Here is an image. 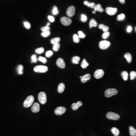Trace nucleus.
Instances as JSON below:
<instances>
[{
  "label": "nucleus",
  "mask_w": 136,
  "mask_h": 136,
  "mask_svg": "<svg viewBox=\"0 0 136 136\" xmlns=\"http://www.w3.org/2000/svg\"><path fill=\"white\" fill-rule=\"evenodd\" d=\"M34 100H35V98L32 95L29 96L26 98L25 101L24 102V107H25L28 108L32 106L34 101Z\"/></svg>",
  "instance_id": "1"
},
{
  "label": "nucleus",
  "mask_w": 136,
  "mask_h": 136,
  "mask_svg": "<svg viewBox=\"0 0 136 136\" xmlns=\"http://www.w3.org/2000/svg\"><path fill=\"white\" fill-rule=\"evenodd\" d=\"M118 91L116 89H108L106 90L105 92L104 95L105 97L109 98L113 95L117 94Z\"/></svg>",
  "instance_id": "2"
},
{
  "label": "nucleus",
  "mask_w": 136,
  "mask_h": 136,
  "mask_svg": "<svg viewBox=\"0 0 136 136\" xmlns=\"http://www.w3.org/2000/svg\"><path fill=\"white\" fill-rule=\"evenodd\" d=\"M48 70V68L46 66L43 65H38L36 66L34 68V70L35 72L37 73H43L46 72Z\"/></svg>",
  "instance_id": "3"
},
{
  "label": "nucleus",
  "mask_w": 136,
  "mask_h": 136,
  "mask_svg": "<svg viewBox=\"0 0 136 136\" xmlns=\"http://www.w3.org/2000/svg\"><path fill=\"white\" fill-rule=\"evenodd\" d=\"M106 116L107 118L113 120H117L120 118V116L118 114L111 111L107 113Z\"/></svg>",
  "instance_id": "4"
},
{
  "label": "nucleus",
  "mask_w": 136,
  "mask_h": 136,
  "mask_svg": "<svg viewBox=\"0 0 136 136\" xmlns=\"http://www.w3.org/2000/svg\"><path fill=\"white\" fill-rule=\"evenodd\" d=\"M38 100L40 103L44 104L47 101V96L46 94L44 92H41L39 94Z\"/></svg>",
  "instance_id": "5"
},
{
  "label": "nucleus",
  "mask_w": 136,
  "mask_h": 136,
  "mask_svg": "<svg viewBox=\"0 0 136 136\" xmlns=\"http://www.w3.org/2000/svg\"><path fill=\"white\" fill-rule=\"evenodd\" d=\"M111 45V43L107 40H102L99 43V47L102 50L106 49Z\"/></svg>",
  "instance_id": "6"
},
{
  "label": "nucleus",
  "mask_w": 136,
  "mask_h": 136,
  "mask_svg": "<svg viewBox=\"0 0 136 136\" xmlns=\"http://www.w3.org/2000/svg\"><path fill=\"white\" fill-rule=\"evenodd\" d=\"M61 21L62 25L65 26L70 25L72 22V21L70 18L65 17L61 18Z\"/></svg>",
  "instance_id": "7"
},
{
  "label": "nucleus",
  "mask_w": 136,
  "mask_h": 136,
  "mask_svg": "<svg viewBox=\"0 0 136 136\" xmlns=\"http://www.w3.org/2000/svg\"><path fill=\"white\" fill-rule=\"evenodd\" d=\"M117 10V8H116L107 7L106 9V12L108 15L113 16L116 14Z\"/></svg>",
  "instance_id": "8"
},
{
  "label": "nucleus",
  "mask_w": 136,
  "mask_h": 136,
  "mask_svg": "<svg viewBox=\"0 0 136 136\" xmlns=\"http://www.w3.org/2000/svg\"><path fill=\"white\" fill-rule=\"evenodd\" d=\"M75 8L73 6H71L67 9V14L70 18L73 17L75 14Z\"/></svg>",
  "instance_id": "9"
},
{
  "label": "nucleus",
  "mask_w": 136,
  "mask_h": 136,
  "mask_svg": "<svg viewBox=\"0 0 136 136\" xmlns=\"http://www.w3.org/2000/svg\"><path fill=\"white\" fill-rule=\"evenodd\" d=\"M104 71L102 69H98L96 70L94 73V77L97 79L102 78L104 75Z\"/></svg>",
  "instance_id": "10"
},
{
  "label": "nucleus",
  "mask_w": 136,
  "mask_h": 136,
  "mask_svg": "<svg viewBox=\"0 0 136 136\" xmlns=\"http://www.w3.org/2000/svg\"><path fill=\"white\" fill-rule=\"evenodd\" d=\"M66 109L64 107H59L56 109L54 113L56 115H61L65 113Z\"/></svg>",
  "instance_id": "11"
},
{
  "label": "nucleus",
  "mask_w": 136,
  "mask_h": 136,
  "mask_svg": "<svg viewBox=\"0 0 136 136\" xmlns=\"http://www.w3.org/2000/svg\"><path fill=\"white\" fill-rule=\"evenodd\" d=\"M56 64L58 67H60L61 68H65V63L62 58H58L56 61Z\"/></svg>",
  "instance_id": "12"
},
{
  "label": "nucleus",
  "mask_w": 136,
  "mask_h": 136,
  "mask_svg": "<svg viewBox=\"0 0 136 136\" xmlns=\"http://www.w3.org/2000/svg\"><path fill=\"white\" fill-rule=\"evenodd\" d=\"M80 78H81V81L82 83H85L87 81L90 80L91 79V76L90 74H86L83 76H81Z\"/></svg>",
  "instance_id": "13"
},
{
  "label": "nucleus",
  "mask_w": 136,
  "mask_h": 136,
  "mask_svg": "<svg viewBox=\"0 0 136 136\" xmlns=\"http://www.w3.org/2000/svg\"><path fill=\"white\" fill-rule=\"evenodd\" d=\"M40 107L39 104L35 103L34 104L32 108V111L34 113H37L39 111Z\"/></svg>",
  "instance_id": "14"
},
{
  "label": "nucleus",
  "mask_w": 136,
  "mask_h": 136,
  "mask_svg": "<svg viewBox=\"0 0 136 136\" xmlns=\"http://www.w3.org/2000/svg\"><path fill=\"white\" fill-rule=\"evenodd\" d=\"M82 105V102L78 101L76 103H73L72 105V109L74 111H76V110L80 107Z\"/></svg>",
  "instance_id": "15"
},
{
  "label": "nucleus",
  "mask_w": 136,
  "mask_h": 136,
  "mask_svg": "<svg viewBox=\"0 0 136 136\" xmlns=\"http://www.w3.org/2000/svg\"><path fill=\"white\" fill-rule=\"evenodd\" d=\"M130 135L131 136H136V129L133 127L130 126L129 127Z\"/></svg>",
  "instance_id": "16"
},
{
  "label": "nucleus",
  "mask_w": 136,
  "mask_h": 136,
  "mask_svg": "<svg viewBox=\"0 0 136 136\" xmlns=\"http://www.w3.org/2000/svg\"><path fill=\"white\" fill-rule=\"evenodd\" d=\"M65 89V86L64 84L63 83H61L59 84L58 86V88H57V91L59 93H63L64 90Z\"/></svg>",
  "instance_id": "17"
},
{
  "label": "nucleus",
  "mask_w": 136,
  "mask_h": 136,
  "mask_svg": "<svg viewBox=\"0 0 136 136\" xmlns=\"http://www.w3.org/2000/svg\"><path fill=\"white\" fill-rule=\"evenodd\" d=\"M98 25V23H97L96 20H95V19H91L90 21V22H89V26H90V29L92 27H96Z\"/></svg>",
  "instance_id": "18"
},
{
  "label": "nucleus",
  "mask_w": 136,
  "mask_h": 136,
  "mask_svg": "<svg viewBox=\"0 0 136 136\" xmlns=\"http://www.w3.org/2000/svg\"><path fill=\"white\" fill-rule=\"evenodd\" d=\"M124 57L126 59L128 63H131L132 61V56L130 53H125V54H124Z\"/></svg>",
  "instance_id": "19"
},
{
  "label": "nucleus",
  "mask_w": 136,
  "mask_h": 136,
  "mask_svg": "<svg viewBox=\"0 0 136 136\" xmlns=\"http://www.w3.org/2000/svg\"><path fill=\"white\" fill-rule=\"evenodd\" d=\"M111 130V132L115 136H118L119 135V130L116 127H112Z\"/></svg>",
  "instance_id": "20"
},
{
  "label": "nucleus",
  "mask_w": 136,
  "mask_h": 136,
  "mask_svg": "<svg viewBox=\"0 0 136 136\" xmlns=\"http://www.w3.org/2000/svg\"><path fill=\"white\" fill-rule=\"evenodd\" d=\"M84 5L87 6L88 7H90L92 8H94V9L95 7H96V5L95 3H90L88 2V1H85L84 2Z\"/></svg>",
  "instance_id": "21"
},
{
  "label": "nucleus",
  "mask_w": 136,
  "mask_h": 136,
  "mask_svg": "<svg viewBox=\"0 0 136 136\" xmlns=\"http://www.w3.org/2000/svg\"><path fill=\"white\" fill-rule=\"evenodd\" d=\"M94 10L96 12L97 11H98L99 12L101 13H103L104 11V9L102 8L101 5L100 4H98L97 5H96V7L94 8Z\"/></svg>",
  "instance_id": "22"
},
{
  "label": "nucleus",
  "mask_w": 136,
  "mask_h": 136,
  "mask_svg": "<svg viewBox=\"0 0 136 136\" xmlns=\"http://www.w3.org/2000/svg\"><path fill=\"white\" fill-rule=\"evenodd\" d=\"M80 60V57L79 56H74L73 57L72 59V62L74 64H78Z\"/></svg>",
  "instance_id": "23"
},
{
  "label": "nucleus",
  "mask_w": 136,
  "mask_h": 136,
  "mask_svg": "<svg viewBox=\"0 0 136 136\" xmlns=\"http://www.w3.org/2000/svg\"><path fill=\"white\" fill-rule=\"evenodd\" d=\"M24 67L22 65H19L17 67V71L19 75H22L23 73Z\"/></svg>",
  "instance_id": "24"
},
{
  "label": "nucleus",
  "mask_w": 136,
  "mask_h": 136,
  "mask_svg": "<svg viewBox=\"0 0 136 136\" xmlns=\"http://www.w3.org/2000/svg\"><path fill=\"white\" fill-rule=\"evenodd\" d=\"M121 76L124 81H127L128 78V73L126 71H124L121 73Z\"/></svg>",
  "instance_id": "25"
},
{
  "label": "nucleus",
  "mask_w": 136,
  "mask_h": 136,
  "mask_svg": "<svg viewBox=\"0 0 136 136\" xmlns=\"http://www.w3.org/2000/svg\"><path fill=\"white\" fill-rule=\"evenodd\" d=\"M89 64L88 62H87V61H86V59H83V61H82L81 64V66L83 69H85L89 66Z\"/></svg>",
  "instance_id": "26"
},
{
  "label": "nucleus",
  "mask_w": 136,
  "mask_h": 136,
  "mask_svg": "<svg viewBox=\"0 0 136 136\" xmlns=\"http://www.w3.org/2000/svg\"><path fill=\"white\" fill-rule=\"evenodd\" d=\"M60 40L61 39L59 38H54L51 40V43L52 44L54 45L56 43H59Z\"/></svg>",
  "instance_id": "27"
},
{
  "label": "nucleus",
  "mask_w": 136,
  "mask_h": 136,
  "mask_svg": "<svg viewBox=\"0 0 136 136\" xmlns=\"http://www.w3.org/2000/svg\"><path fill=\"white\" fill-rule=\"evenodd\" d=\"M60 47V43H57L54 45L53 47V49L55 51H57L59 50Z\"/></svg>",
  "instance_id": "28"
},
{
  "label": "nucleus",
  "mask_w": 136,
  "mask_h": 136,
  "mask_svg": "<svg viewBox=\"0 0 136 136\" xmlns=\"http://www.w3.org/2000/svg\"><path fill=\"white\" fill-rule=\"evenodd\" d=\"M73 40L75 43H78L79 42V38L76 34H74L73 36Z\"/></svg>",
  "instance_id": "29"
},
{
  "label": "nucleus",
  "mask_w": 136,
  "mask_h": 136,
  "mask_svg": "<svg viewBox=\"0 0 136 136\" xmlns=\"http://www.w3.org/2000/svg\"><path fill=\"white\" fill-rule=\"evenodd\" d=\"M125 18V14H119V15H118L117 18V20L118 21H122Z\"/></svg>",
  "instance_id": "30"
},
{
  "label": "nucleus",
  "mask_w": 136,
  "mask_h": 136,
  "mask_svg": "<svg viewBox=\"0 0 136 136\" xmlns=\"http://www.w3.org/2000/svg\"><path fill=\"white\" fill-rule=\"evenodd\" d=\"M44 51V49L43 47L37 48L35 50L36 53L38 54H40L43 53Z\"/></svg>",
  "instance_id": "31"
},
{
  "label": "nucleus",
  "mask_w": 136,
  "mask_h": 136,
  "mask_svg": "<svg viewBox=\"0 0 136 136\" xmlns=\"http://www.w3.org/2000/svg\"><path fill=\"white\" fill-rule=\"evenodd\" d=\"M130 79L131 80H133L136 78V72L135 71H132L130 72Z\"/></svg>",
  "instance_id": "32"
},
{
  "label": "nucleus",
  "mask_w": 136,
  "mask_h": 136,
  "mask_svg": "<svg viewBox=\"0 0 136 136\" xmlns=\"http://www.w3.org/2000/svg\"><path fill=\"white\" fill-rule=\"evenodd\" d=\"M58 13H59V11H58L57 7L56 6H54L52 10L53 14L54 15H57Z\"/></svg>",
  "instance_id": "33"
},
{
  "label": "nucleus",
  "mask_w": 136,
  "mask_h": 136,
  "mask_svg": "<svg viewBox=\"0 0 136 136\" xmlns=\"http://www.w3.org/2000/svg\"><path fill=\"white\" fill-rule=\"evenodd\" d=\"M78 37L80 38L84 39L86 37V35L81 31H79L78 32Z\"/></svg>",
  "instance_id": "34"
},
{
  "label": "nucleus",
  "mask_w": 136,
  "mask_h": 136,
  "mask_svg": "<svg viewBox=\"0 0 136 136\" xmlns=\"http://www.w3.org/2000/svg\"><path fill=\"white\" fill-rule=\"evenodd\" d=\"M50 35V31L43 32V33H41V35L45 38L47 37Z\"/></svg>",
  "instance_id": "35"
},
{
  "label": "nucleus",
  "mask_w": 136,
  "mask_h": 136,
  "mask_svg": "<svg viewBox=\"0 0 136 136\" xmlns=\"http://www.w3.org/2000/svg\"><path fill=\"white\" fill-rule=\"evenodd\" d=\"M87 19V16L85 14H82L81 15V21L83 22H86Z\"/></svg>",
  "instance_id": "36"
},
{
  "label": "nucleus",
  "mask_w": 136,
  "mask_h": 136,
  "mask_svg": "<svg viewBox=\"0 0 136 136\" xmlns=\"http://www.w3.org/2000/svg\"><path fill=\"white\" fill-rule=\"evenodd\" d=\"M110 35V33L109 32H105L102 35V38L103 39H107L108 38Z\"/></svg>",
  "instance_id": "37"
},
{
  "label": "nucleus",
  "mask_w": 136,
  "mask_h": 136,
  "mask_svg": "<svg viewBox=\"0 0 136 136\" xmlns=\"http://www.w3.org/2000/svg\"><path fill=\"white\" fill-rule=\"evenodd\" d=\"M50 28L49 26H46L45 27H43L41 28V30L43 32H46V31H50Z\"/></svg>",
  "instance_id": "38"
},
{
  "label": "nucleus",
  "mask_w": 136,
  "mask_h": 136,
  "mask_svg": "<svg viewBox=\"0 0 136 136\" xmlns=\"http://www.w3.org/2000/svg\"><path fill=\"white\" fill-rule=\"evenodd\" d=\"M38 60L39 61L43 62L44 64H45L47 62L46 59L45 57H42V56H39L38 57Z\"/></svg>",
  "instance_id": "39"
},
{
  "label": "nucleus",
  "mask_w": 136,
  "mask_h": 136,
  "mask_svg": "<svg viewBox=\"0 0 136 136\" xmlns=\"http://www.w3.org/2000/svg\"><path fill=\"white\" fill-rule=\"evenodd\" d=\"M32 61L31 62L32 63H36L37 62V56L36 54H33L32 56Z\"/></svg>",
  "instance_id": "40"
},
{
  "label": "nucleus",
  "mask_w": 136,
  "mask_h": 136,
  "mask_svg": "<svg viewBox=\"0 0 136 136\" xmlns=\"http://www.w3.org/2000/svg\"><path fill=\"white\" fill-rule=\"evenodd\" d=\"M24 25L26 29H30L31 28L30 24L27 21H25L24 22Z\"/></svg>",
  "instance_id": "41"
},
{
  "label": "nucleus",
  "mask_w": 136,
  "mask_h": 136,
  "mask_svg": "<svg viewBox=\"0 0 136 136\" xmlns=\"http://www.w3.org/2000/svg\"><path fill=\"white\" fill-rule=\"evenodd\" d=\"M53 53L52 51L50 50L48 51L46 53L45 55L47 57H50L53 55Z\"/></svg>",
  "instance_id": "42"
},
{
  "label": "nucleus",
  "mask_w": 136,
  "mask_h": 136,
  "mask_svg": "<svg viewBox=\"0 0 136 136\" xmlns=\"http://www.w3.org/2000/svg\"><path fill=\"white\" fill-rule=\"evenodd\" d=\"M48 20H49L51 22H54L55 19H54V18L52 16H48Z\"/></svg>",
  "instance_id": "43"
},
{
  "label": "nucleus",
  "mask_w": 136,
  "mask_h": 136,
  "mask_svg": "<svg viewBox=\"0 0 136 136\" xmlns=\"http://www.w3.org/2000/svg\"><path fill=\"white\" fill-rule=\"evenodd\" d=\"M109 29V28L107 26H105L104 27L103 29V31L104 32H107L108 31Z\"/></svg>",
  "instance_id": "44"
},
{
  "label": "nucleus",
  "mask_w": 136,
  "mask_h": 136,
  "mask_svg": "<svg viewBox=\"0 0 136 136\" xmlns=\"http://www.w3.org/2000/svg\"><path fill=\"white\" fill-rule=\"evenodd\" d=\"M132 27L131 26H128V27H127V32H128V33H130V32L132 31Z\"/></svg>",
  "instance_id": "45"
},
{
  "label": "nucleus",
  "mask_w": 136,
  "mask_h": 136,
  "mask_svg": "<svg viewBox=\"0 0 136 136\" xmlns=\"http://www.w3.org/2000/svg\"><path fill=\"white\" fill-rule=\"evenodd\" d=\"M105 26V25L101 24H100V25H99V28L100 29H101V30H103L104 27Z\"/></svg>",
  "instance_id": "46"
},
{
  "label": "nucleus",
  "mask_w": 136,
  "mask_h": 136,
  "mask_svg": "<svg viewBox=\"0 0 136 136\" xmlns=\"http://www.w3.org/2000/svg\"><path fill=\"white\" fill-rule=\"evenodd\" d=\"M119 2L121 4H123L125 3V0H119Z\"/></svg>",
  "instance_id": "47"
},
{
  "label": "nucleus",
  "mask_w": 136,
  "mask_h": 136,
  "mask_svg": "<svg viewBox=\"0 0 136 136\" xmlns=\"http://www.w3.org/2000/svg\"><path fill=\"white\" fill-rule=\"evenodd\" d=\"M50 25V22H48L47 23V26H49V25Z\"/></svg>",
  "instance_id": "48"
},
{
  "label": "nucleus",
  "mask_w": 136,
  "mask_h": 136,
  "mask_svg": "<svg viewBox=\"0 0 136 136\" xmlns=\"http://www.w3.org/2000/svg\"><path fill=\"white\" fill-rule=\"evenodd\" d=\"M92 13H93V14H95V13H96V11H92Z\"/></svg>",
  "instance_id": "49"
},
{
  "label": "nucleus",
  "mask_w": 136,
  "mask_h": 136,
  "mask_svg": "<svg viewBox=\"0 0 136 136\" xmlns=\"http://www.w3.org/2000/svg\"></svg>",
  "instance_id": "50"
}]
</instances>
